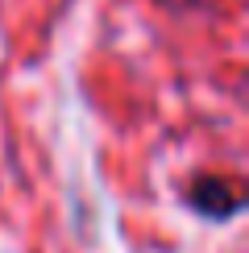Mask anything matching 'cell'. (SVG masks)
Returning <instances> with one entry per match:
<instances>
[{"label": "cell", "mask_w": 249, "mask_h": 253, "mask_svg": "<svg viewBox=\"0 0 249 253\" xmlns=\"http://www.w3.org/2000/svg\"><path fill=\"white\" fill-rule=\"evenodd\" d=\"M187 204L208 220H228L241 212V191L220 174H200L191 183V191H187Z\"/></svg>", "instance_id": "cell-1"}]
</instances>
